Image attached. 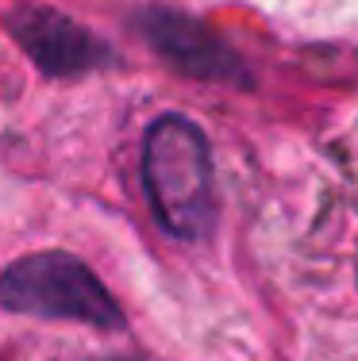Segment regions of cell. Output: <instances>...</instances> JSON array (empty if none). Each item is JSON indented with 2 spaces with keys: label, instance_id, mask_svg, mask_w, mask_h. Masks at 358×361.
Instances as JSON below:
<instances>
[{
  "label": "cell",
  "instance_id": "obj_1",
  "mask_svg": "<svg viewBox=\"0 0 358 361\" xmlns=\"http://www.w3.org/2000/svg\"><path fill=\"white\" fill-rule=\"evenodd\" d=\"M208 135L189 116L166 111L143 135V188L150 216L177 243H197L216 219Z\"/></svg>",
  "mask_w": 358,
  "mask_h": 361
},
{
  "label": "cell",
  "instance_id": "obj_2",
  "mask_svg": "<svg viewBox=\"0 0 358 361\" xmlns=\"http://www.w3.org/2000/svg\"><path fill=\"white\" fill-rule=\"evenodd\" d=\"M0 307L35 319H66L119 331L124 312L105 281L66 250H35L0 273Z\"/></svg>",
  "mask_w": 358,
  "mask_h": 361
},
{
  "label": "cell",
  "instance_id": "obj_3",
  "mask_svg": "<svg viewBox=\"0 0 358 361\" xmlns=\"http://www.w3.org/2000/svg\"><path fill=\"white\" fill-rule=\"evenodd\" d=\"M135 27L147 39L166 66L193 81H212V85H251V70L243 66L239 50L227 42L220 31L201 23L197 16H185L177 8L150 4L135 16Z\"/></svg>",
  "mask_w": 358,
  "mask_h": 361
},
{
  "label": "cell",
  "instance_id": "obj_4",
  "mask_svg": "<svg viewBox=\"0 0 358 361\" xmlns=\"http://www.w3.org/2000/svg\"><path fill=\"white\" fill-rule=\"evenodd\" d=\"M8 31L23 47V54L47 77H78L112 62V47L85 31L78 20L62 16L58 8L23 4L8 16Z\"/></svg>",
  "mask_w": 358,
  "mask_h": 361
},
{
  "label": "cell",
  "instance_id": "obj_5",
  "mask_svg": "<svg viewBox=\"0 0 358 361\" xmlns=\"http://www.w3.org/2000/svg\"><path fill=\"white\" fill-rule=\"evenodd\" d=\"M93 361H139V357H93Z\"/></svg>",
  "mask_w": 358,
  "mask_h": 361
}]
</instances>
